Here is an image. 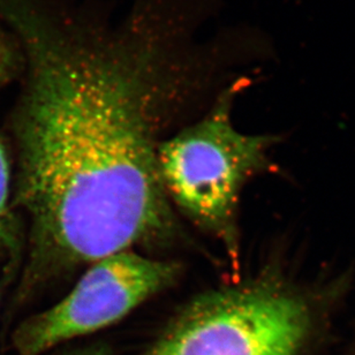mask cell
I'll use <instances>...</instances> for the list:
<instances>
[{"mask_svg":"<svg viewBox=\"0 0 355 355\" xmlns=\"http://www.w3.org/2000/svg\"><path fill=\"white\" fill-rule=\"evenodd\" d=\"M24 72V57L13 35L0 24V92ZM10 163L6 144L0 134V261L15 259L19 232L10 202Z\"/></svg>","mask_w":355,"mask_h":355,"instance_id":"cell-5","label":"cell"},{"mask_svg":"<svg viewBox=\"0 0 355 355\" xmlns=\"http://www.w3.org/2000/svg\"><path fill=\"white\" fill-rule=\"evenodd\" d=\"M239 80L219 92L208 112L158 144V170L170 202L195 225L236 255V208L246 181L268 166L269 137L248 135L232 123Z\"/></svg>","mask_w":355,"mask_h":355,"instance_id":"cell-2","label":"cell"},{"mask_svg":"<svg viewBox=\"0 0 355 355\" xmlns=\"http://www.w3.org/2000/svg\"><path fill=\"white\" fill-rule=\"evenodd\" d=\"M177 264L134 250L92 262L58 304L22 322L12 338L15 355H42L80 336L114 324L155 294L170 286Z\"/></svg>","mask_w":355,"mask_h":355,"instance_id":"cell-4","label":"cell"},{"mask_svg":"<svg viewBox=\"0 0 355 355\" xmlns=\"http://www.w3.org/2000/svg\"><path fill=\"white\" fill-rule=\"evenodd\" d=\"M309 328L302 297L255 280L194 299L144 355H297Z\"/></svg>","mask_w":355,"mask_h":355,"instance_id":"cell-3","label":"cell"},{"mask_svg":"<svg viewBox=\"0 0 355 355\" xmlns=\"http://www.w3.org/2000/svg\"><path fill=\"white\" fill-rule=\"evenodd\" d=\"M24 57L10 116L27 291L51 273L175 234L158 170L165 118L208 89L218 50L188 0H134L118 24L59 0H0Z\"/></svg>","mask_w":355,"mask_h":355,"instance_id":"cell-1","label":"cell"},{"mask_svg":"<svg viewBox=\"0 0 355 355\" xmlns=\"http://www.w3.org/2000/svg\"><path fill=\"white\" fill-rule=\"evenodd\" d=\"M72 355H110L103 347H92V349H83L80 352L74 353Z\"/></svg>","mask_w":355,"mask_h":355,"instance_id":"cell-6","label":"cell"}]
</instances>
